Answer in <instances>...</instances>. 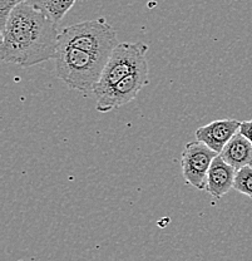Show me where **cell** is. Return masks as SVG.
I'll use <instances>...</instances> for the list:
<instances>
[{
    "label": "cell",
    "mask_w": 252,
    "mask_h": 261,
    "mask_svg": "<svg viewBox=\"0 0 252 261\" xmlns=\"http://www.w3.org/2000/svg\"><path fill=\"white\" fill-rule=\"evenodd\" d=\"M118 44L117 33L104 18L66 27L58 39V48L80 49L105 62Z\"/></svg>",
    "instance_id": "7a4b0ae2"
},
{
    "label": "cell",
    "mask_w": 252,
    "mask_h": 261,
    "mask_svg": "<svg viewBox=\"0 0 252 261\" xmlns=\"http://www.w3.org/2000/svg\"><path fill=\"white\" fill-rule=\"evenodd\" d=\"M77 0H33L35 7L40 8L48 13L54 21L59 23L66 14L73 8Z\"/></svg>",
    "instance_id": "30bf717a"
},
{
    "label": "cell",
    "mask_w": 252,
    "mask_h": 261,
    "mask_svg": "<svg viewBox=\"0 0 252 261\" xmlns=\"http://www.w3.org/2000/svg\"><path fill=\"white\" fill-rule=\"evenodd\" d=\"M217 156L218 153L200 141L188 142L181 157L183 177L197 190H206L208 171Z\"/></svg>",
    "instance_id": "5b68a950"
},
{
    "label": "cell",
    "mask_w": 252,
    "mask_h": 261,
    "mask_svg": "<svg viewBox=\"0 0 252 261\" xmlns=\"http://www.w3.org/2000/svg\"><path fill=\"white\" fill-rule=\"evenodd\" d=\"M148 49L150 47L147 44L141 42L119 43L105 63L101 80L94 88V96L103 93L128 75L143 68H147L148 63L146 54Z\"/></svg>",
    "instance_id": "277c9868"
},
{
    "label": "cell",
    "mask_w": 252,
    "mask_h": 261,
    "mask_svg": "<svg viewBox=\"0 0 252 261\" xmlns=\"http://www.w3.org/2000/svg\"><path fill=\"white\" fill-rule=\"evenodd\" d=\"M57 75L70 89L94 92L107 62L75 48H58L55 56Z\"/></svg>",
    "instance_id": "3957f363"
},
{
    "label": "cell",
    "mask_w": 252,
    "mask_h": 261,
    "mask_svg": "<svg viewBox=\"0 0 252 261\" xmlns=\"http://www.w3.org/2000/svg\"><path fill=\"white\" fill-rule=\"evenodd\" d=\"M240 126L241 122L237 119H216L197 128L196 140L219 154L229 141L238 133Z\"/></svg>",
    "instance_id": "52a82bcc"
},
{
    "label": "cell",
    "mask_w": 252,
    "mask_h": 261,
    "mask_svg": "<svg viewBox=\"0 0 252 261\" xmlns=\"http://www.w3.org/2000/svg\"><path fill=\"white\" fill-rule=\"evenodd\" d=\"M33 2V0H0V32L4 29L8 18L13 10L23 3Z\"/></svg>",
    "instance_id": "7c38bea8"
},
{
    "label": "cell",
    "mask_w": 252,
    "mask_h": 261,
    "mask_svg": "<svg viewBox=\"0 0 252 261\" xmlns=\"http://www.w3.org/2000/svg\"><path fill=\"white\" fill-rule=\"evenodd\" d=\"M148 80V67L128 75L103 93L97 94L96 110L101 113H107L132 102L141 89L147 86Z\"/></svg>",
    "instance_id": "8992f818"
},
{
    "label": "cell",
    "mask_w": 252,
    "mask_h": 261,
    "mask_svg": "<svg viewBox=\"0 0 252 261\" xmlns=\"http://www.w3.org/2000/svg\"><path fill=\"white\" fill-rule=\"evenodd\" d=\"M238 132H240L242 136H245L252 145V119H250V121L241 122L240 130H238Z\"/></svg>",
    "instance_id": "4fadbf2b"
},
{
    "label": "cell",
    "mask_w": 252,
    "mask_h": 261,
    "mask_svg": "<svg viewBox=\"0 0 252 261\" xmlns=\"http://www.w3.org/2000/svg\"><path fill=\"white\" fill-rule=\"evenodd\" d=\"M234 189L240 194L246 195L247 197L252 198V167L246 166V167L240 168L236 171Z\"/></svg>",
    "instance_id": "8fae6325"
},
{
    "label": "cell",
    "mask_w": 252,
    "mask_h": 261,
    "mask_svg": "<svg viewBox=\"0 0 252 261\" xmlns=\"http://www.w3.org/2000/svg\"><path fill=\"white\" fill-rule=\"evenodd\" d=\"M235 176V168L225 162V160L218 154L213 160L210 171H208L206 191L216 200L223 197L234 187Z\"/></svg>",
    "instance_id": "ba28073f"
},
{
    "label": "cell",
    "mask_w": 252,
    "mask_h": 261,
    "mask_svg": "<svg viewBox=\"0 0 252 261\" xmlns=\"http://www.w3.org/2000/svg\"><path fill=\"white\" fill-rule=\"evenodd\" d=\"M219 156L225 160V162L232 166L236 171L246 167V166L252 167V145L250 141L240 132L236 133L229 141Z\"/></svg>",
    "instance_id": "9c48e42d"
},
{
    "label": "cell",
    "mask_w": 252,
    "mask_h": 261,
    "mask_svg": "<svg viewBox=\"0 0 252 261\" xmlns=\"http://www.w3.org/2000/svg\"><path fill=\"white\" fill-rule=\"evenodd\" d=\"M0 33V57L5 63L29 68L55 58L58 23L33 3L15 8Z\"/></svg>",
    "instance_id": "6da1fadb"
}]
</instances>
